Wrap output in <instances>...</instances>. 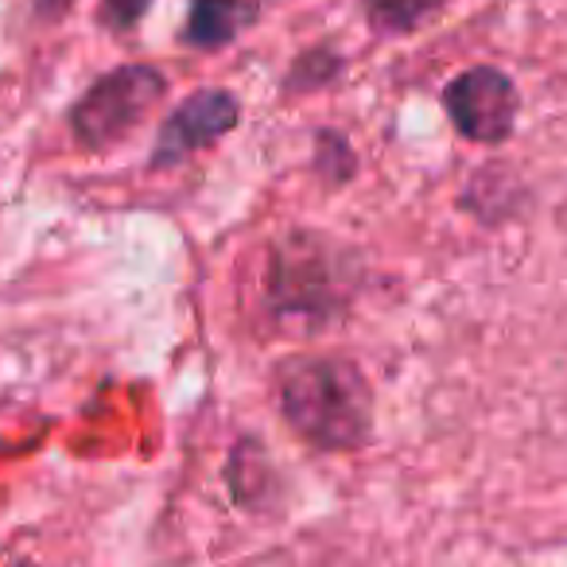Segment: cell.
Segmentation results:
<instances>
[{
  "label": "cell",
  "mask_w": 567,
  "mask_h": 567,
  "mask_svg": "<svg viewBox=\"0 0 567 567\" xmlns=\"http://www.w3.org/2000/svg\"><path fill=\"white\" fill-rule=\"evenodd\" d=\"M284 420L323 451H354L373 432V393L342 358H292L280 365Z\"/></svg>",
  "instance_id": "obj_1"
},
{
  "label": "cell",
  "mask_w": 567,
  "mask_h": 567,
  "mask_svg": "<svg viewBox=\"0 0 567 567\" xmlns=\"http://www.w3.org/2000/svg\"><path fill=\"white\" fill-rule=\"evenodd\" d=\"M354 292V257L319 234L280 241L268 260V296L280 316H334Z\"/></svg>",
  "instance_id": "obj_2"
},
{
  "label": "cell",
  "mask_w": 567,
  "mask_h": 567,
  "mask_svg": "<svg viewBox=\"0 0 567 567\" xmlns=\"http://www.w3.org/2000/svg\"><path fill=\"white\" fill-rule=\"evenodd\" d=\"M164 94H167V79L156 66H148V63L117 66V71L97 79L94 86L74 102V110H71L74 141L90 152L110 148L121 136L133 133Z\"/></svg>",
  "instance_id": "obj_3"
},
{
  "label": "cell",
  "mask_w": 567,
  "mask_h": 567,
  "mask_svg": "<svg viewBox=\"0 0 567 567\" xmlns=\"http://www.w3.org/2000/svg\"><path fill=\"white\" fill-rule=\"evenodd\" d=\"M443 110L466 141L502 144L509 141L513 125H517L520 97L513 79L497 66H471L443 90Z\"/></svg>",
  "instance_id": "obj_4"
},
{
  "label": "cell",
  "mask_w": 567,
  "mask_h": 567,
  "mask_svg": "<svg viewBox=\"0 0 567 567\" xmlns=\"http://www.w3.org/2000/svg\"><path fill=\"white\" fill-rule=\"evenodd\" d=\"M237 113L241 110H237L229 90H198V94H190L187 102L167 113V121L159 125L152 159L156 164H179L190 152H203L206 144L221 141L237 125Z\"/></svg>",
  "instance_id": "obj_5"
},
{
  "label": "cell",
  "mask_w": 567,
  "mask_h": 567,
  "mask_svg": "<svg viewBox=\"0 0 567 567\" xmlns=\"http://www.w3.org/2000/svg\"><path fill=\"white\" fill-rule=\"evenodd\" d=\"M257 0H195L183 40L190 48H221V43L237 40L257 20Z\"/></svg>",
  "instance_id": "obj_6"
},
{
  "label": "cell",
  "mask_w": 567,
  "mask_h": 567,
  "mask_svg": "<svg viewBox=\"0 0 567 567\" xmlns=\"http://www.w3.org/2000/svg\"><path fill=\"white\" fill-rule=\"evenodd\" d=\"M443 4L447 0H365V12L385 32H412V28L427 24Z\"/></svg>",
  "instance_id": "obj_7"
},
{
  "label": "cell",
  "mask_w": 567,
  "mask_h": 567,
  "mask_svg": "<svg viewBox=\"0 0 567 567\" xmlns=\"http://www.w3.org/2000/svg\"><path fill=\"white\" fill-rule=\"evenodd\" d=\"M148 9L152 0H102V24L113 32H125V28L141 24Z\"/></svg>",
  "instance_id": "obj_8"
},
{
  "label": "cell",
  "mask_w": 567,
  "mask_h": 567,
  "mask_svg": "<svg viewBox=\"0 0 567 567\" xmlns=\"http://www.w3.org/2000/svg\"><path fill=\"white\" fill-rule=\"evenodd\" d=\"M40 4H43V12H66L74 0H40Z\"/></svg>",
  "instance_id": "obj_9"
},
{
  "label": "cell",
  "mask_w": 567,
  "mask_h": 567,
  "mask_svg": "<svg viewBox=\"0 0 567 567\" xmlns=\"http://www.w3.org/2000/svg\"><path fill=\"white\" fill-rule=\"evenodd\" d=\"M559 226L567 229V198H564V206H559Z\"/></svg>",
  "instance_id": "obj_10"
},
{
  "label": "cell",
  "mask_w": 567,
  "mask_h": 567,
  "mask_svg": "<svg viewBox=\"0 0 567 567\" xmlns=\"http://www.w3.org/2000/svg\"><path fill=\"white\" fill-rule=\"evenodd\" d=\"M12 567H35V564H12Z\"/></svg>",
  "instance_id": "obj_11"
},
{
  "label": "cell",
  "mask_w": 567,
  "mask_h": 567,
  "mask_svg": "<svg viewBox=\"0 0 567 567\" xmlns=\"http://www.w3.org/2000/svg\"><path fill=\"white\" fill-rule=\"evenodd\" d=\"M257 4H260V0H257Z\"/></svg>",
  "instance_id": "obj_12"
}]
</instances>
